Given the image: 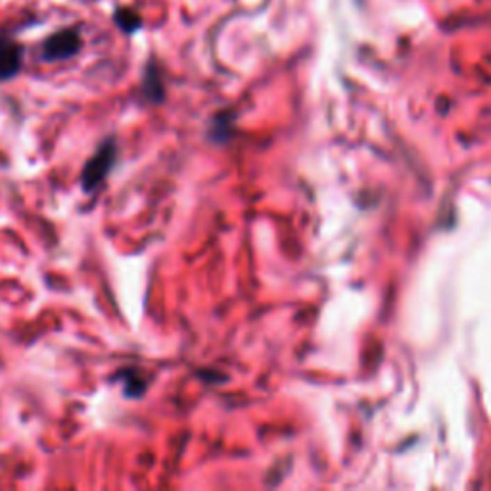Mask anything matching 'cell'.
I'll return each instance as SVG.
<instances>
[{"label":"cell","mask_w":491,"mask_h":491,"mask_svg":"<svg viewBox=\"0 0 491 491\" xmlns=\"http://www.w3.org/2000/svg\"><path fill=\"white\" fill-rule=\"evenodd\" d=\"M115 378L123 382V389H125L127 397H140L146 389V380L143 378V374L136 373L133 369L121 371Z\"/></svg>","instance_id":"obj_4"},{"label":"cell","mask_w":491,"mask_h":491,"mask_svg":"<svg viewBox=\"0 0 491 491\" xmlns=\"http://www.w3.org/2000/svg\"><path fill=\"white\" fill-rule=\"evenodd\" d=\"M115 159H118V144L115 140L108 138L98 146L95 156L83 167V177H81L83 191L95 192L106 181V177L111 173V169L115 166Z\"/></svg>","instance_id":"obj_1"},{"label":"cell","mask_w":491,"mask_h":491,"mask_svg":"<svg viewBox=\"0 0 491 491\" xmlns=\"http://www.w3.org/2000/svg\"><path fill=\"white\" fill-rule=\"evenodd\" d=\"M144 95L148 96L150 102H161L163 100V81L159 77L156 65H150L146 77H144Z\"/></svg>","instance_id":"obj_5"},{"label":"cell","mask_w":491,"mask_h":491,"mask_svg":"<svg viewBox=\"0 0 491 491\" xmlns=\"http://www.w3.org/2000/svg\"><path fill=\"white\" fill-rule=\"evenodd\" d=\"M24 48L10 39H0V81L12 79L22 70Z\"/></svg>","instance_id":"obj_3"},{"label":"cell","mask_w":491,"mask_h":491,"mask_svg":"<svg viewBox=\"0 0 491 491\" xmlns=\"http://www.w3.org/2000/svg\"><path fill=\"white\" fill-rule=\"evenodd\" d=\"M81 37L75 29H62L50 35L42 45V58L47 62H62L79 52Z\"/></svg>","instance_id":"obj_2"},{"label":"cell","mask_w":491,"mask_h":491,"mask_svg":"<svg viewBox=\"0 0 491 491\" xmlns=\"http://www.w3.org/2000/svg\"><path fill=\"white\" fill-rule=\"evenodd\" d=\"M113 19H115V24H118L119 29L125 33H135L136 29H140V25H143L140 16L136 14L135 10H129V8L118 10V12H115V16H113Z\"/></svg>","instance_id":"obj_7"},{"label":"cell","mask_w":491,"mask_h":491,"mask_svg":"<svg viewBox=\"0 0 491 491\" xmlns=\"http://www.w3.org/2000/svg\"><path fill=\"white\" fill-rule=\"evenodd\" d=\"M229 118V113H219L214 119V123H211L209 136H211V140H215V143H225L232 135V118Z\"/></svg>","instance_id":"obj_6"}]
</instances>
